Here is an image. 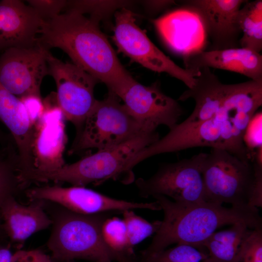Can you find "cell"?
<instances>
[{
  "label": "cell",
  "instance_id": "cell-22",
  "mask_svg": "<svg viewBox=\"0 0 262 262\" xmlns=\"http://www.w3.org/2000/svg\"><path fill=\"white\" fill-rule=\"evenodd\" d=\"M26 188L19 178L18 156L16 147L8 145L0 148V210L9 198L18 196Z\"/></svg>",
  "mask_w": 262,
  "mask_h": 262
},
{
  "label": "cell",
  "instance_id": "cell-33",
  "mask_svg": "<svg viewBox=\"0 0 262 262\" xmlns=\"http://www.w3.org/2000/svg\"><path fill=\"white\" fill-rule=\"evenodd\" d=\"M2 136L1 131H0V144L1 143V142H2Z\"/></svg>",
  "mask_w": 262,
  "mask_h": 262
},
{
  "label": "cell",
  "instance_id": "cell-6",
  "mask_svg": "<svg viewBox=\"0 0 262 262\" xmlns=\"http://www.w3.org/2000/svg\"><path fill=\"white\" fill-rule=\"evenodd\" d=\"M202 173L206 201L236 207L262 206V164L211 148Z\"/></svg>",
  "mask_w": 262,
  "mask_h": 262
},
{
  "label": "cell",
  "instance_id": "cell-5",
  "mask_svg": "<svg viewBox=\"0 0 262 262\" xmlns=\"http://www.w3.org/2000/svg\"><path fill=\"white\" fill-rule=\"evenodd\" d=\"M159 138L156 131L143 132L118 146L97 150L75 163L66 164L56 171L44 173L32 170L25 175V180L29 185L52 181L84 187L91 183L100 184L109 180L129 184L134 179L126 169L129 161Z\"/></svg>",
  "mask_w": 262,
  "mask_h": 262
},
{
  "label": "cell",
  "instance_id": "cell-24",
  "mask_svg": "<svg viewBox=\"0 0 262 262\" xmlns=\"http://www.w3.org/2000/svg\"><path fill=\"white\" fill-rule=\"evenodd\" d=\"M123 221L126 227L127 248L134 252L133 247L141 241L155 233L160 228L161 221L149 222L136 215L132 210L123 212Z\"/></svg>",
  "mask_w": 262,
  "mask_h": 262
},
{
  "label": "cell",
  "instance_id": "cell-14",
  "mask_svg": "<svg viewBox=\"0 0 262 262\" xmlns=\"http://www.w3.org/2000/svg\"><path fill=\"white\" fill-rule=\"evenodd\" d=\"M116 95L130 114L151 131L160 125L172 128L183 113L178 101L164 94L157 83L145 86L133 78Z\"/></svg>",
  "mask_w": 262,
  "mask_h": 262
},
{
  "label": "cell",
  "instance_id": "cell-10",
  "mask_svg": "<svg viewBox=\"0 0 262 262\" xmlns=\"http://www.w3.org/2000/svg\"><path fill=\"white\" fill-rule=\"evenodd\" d=\"M48 75L56 85V98L66 120L76 128L82 127L97 99L94 88L98 81L73 63L64 62L49 51L47 55Z\"/></svg>",
  "mask_w": 262,
  "mask_h": 262
},
{
  "label": "cell",
  "instance_id": "cell-23",
  "mask_svg": "<svg viewBox=\"0 0 262 262\" xmlns=\"http://www.w3.org/2000/svg\"><path fill=\"white\" fill-rule=\"evenodd\" d=\"M139 262H212L204 246L185 243L176 244L170 248L145 258L138 259Z\"/></svg>",
  "mask_w": 262,
  "mask_h": 262
},
{
  "label": "cell",
  "instance_id": "cell-28",
  "mask_svg": "<svg viewBox=\"0 0 262 262\" xmlns=\"http://www.w3.org/2000/svg\"><path fill=\"white\" fill-rule=\"evenodd\" d=\"M240 262H262V229L253 230Z\"/></svg>",
  "mask_w": 262,
  "mask_h": 262
},
{
  "label": "cell",
  "instance_id": "cell-26",
  "mask_svg": "<svg viewBox=\"0 0 262 262\" xmlns=\"http://www.w3.org/2000/svg\"><path fill=\"white\" fill-rule=\"evenodd\" d=\"M28 5L32 7L44 21L51 19L61 14L66 9L67 0H28Z\"/></svg>",
  "mask_w": 262,
  "mask_h": 262
},
{
  "label": "cell",
  "instance_id": "cell-32",
  "mask_svg": "<svg viewBox=\"0 0 262 262\" xmlns=\"http://www.w3.org/2000/svg\"><path fill=\"white\" fill-rule=\"evenodd\" d=\"M8 241V239L3 229L1 220L0 219V244Z\"/></svg>",
  "mask_w": 262,
  "mask_h": 262
},
{
  "label": "cell",
  "instance_id": "cell-12",
  "mask_svg": "<svg viewBox=\"0 0 262 262\" xmlns=\"http://www.w3.org/2000/svg\"><path fill=\"white\" fill-rule=\"evenodd\" d=\"M49 51L38 44L4 50L0 56V83L19 98L27 96L42 97L41 83L48 75Z\"/></svg>",
  "mask_w": 262,
  "mask_h": 262
},
{
  "label": "cell",
  "instance_id": "cell-25",
  "mask_svg": "<svg viewBox=\"0 0 262 262\" xmlns=\"http://www.w3.org/2000/svg\"><path fill=\"white\" fill-rule=\"evenodd\" d=\"M103 235L107 244L113 249L131 254L127 248L126 227L123 219L108 218L102 229Z\"/></svg>",
  "mask_w": 262,
  "mask_h": 262
},
{
  "label": "cell",
  "instance_id": "cell-35",
  "mask_svg": "<svg viewBox=\"0 0 262 262\" xmlns=\"http://www.w3.org/2000/svg\"><path fill=\"white\" fill-rule=\"evenodd\" d=\"M54 262H55L54 261ZM73 262V261H66V262Z\"/></svg>",
  "mask_w": 262,
  "mask_h": 262
},
{
  "label": "cell",
  "instance_id": "cell-16",
  "mask_svg": "<svg viewBox=\"0 0 262 262\" xmlns=\"http://www.w3.org/2000/svg\"><path fill=\"white\" fill-rule=\"evenodd\" d=\"M44 23L33 9L21 0L0 1V51L36 46Z\"/></svg>",
  "mask_w": 262,
  "mask_h": 262
},
{
  "label": "cell",
  "instance_id": "cell-4",
  "mask_svg": "<svg viewBox=\"0 0 262 262\" xmlns=\"http://www.w3.org/2000/svg\"><path fill=\"white\" fill-rule=\"evenodd\" d=\"M42 201L52 221L47 246L54 261L83 259L96 262H138L134 253L116 251L105 241L102 229L109 218L107 213L81 214L53 202Z\"/></svg>",
  "mask_w": 262,
  "mask_h": 262
},
{
  "label": "cell",
  "instance_id": "cell-30",
  "mask_svg": "<svg viewBox=\"0 0 262 262\" xmlns=\"http://www.w3.org/2000/svg\"><path fill=\"white\" fill-rule=\"evenodd\" d=\"M20 98L25 107L32 123L34 126L43 112L44 104L42 97L27 96Z\"/></svg>",
  "mask_w": 262,
  "mask_h": 262
},
{
  "label": "cell",
  "instance_id": "cell-19",
  "mask_svg": "<svg viewBox=\"0 0 262 262\" xmlns=\"http://www.w3.org/2000/svg\"><path fill=\"white\" fill-rule=\"evenodd\" d=\"M0 120L10 131L18 156L19 171L33 169L32 143L34 125L20 98L0 83Z\"/></svg>",
  "mask_w": 262,
  "mask_h": 262
},
{
  "label": "cell",
  "instance_id": "cell-3",
  "mask_svg": "<svg viewBox=\"0 0 262 262\" xmlns=\"http://www.w3.org/2000/svg\"><path fill=\"white\" fill-rule=\"evenodd\" d=\"M164 212V219L149 246L138 256L142 259L159 252L174 244L202 246L215 230L225 225L243 223L252 229H262L258 208H228L208 201L180 203L162 195L152 196Z\"/></svg>",
  "mask_w": 262,
  "mask_h": 262
},
{
  "label": "cell",
  "instance_id": "cell-2",
  "mask_svg": "<svg viewBox=\"0 0 262 262\" xmlns=\"http://www.w3.org/2000/svg\"><path fill=\"white\" fill-rule=\"evenodd\" d=\"M98 21L97 17H88L76 11L66 10L44 21L37 44L49 50L54 48L62 49L73 64L115 94L132 77L120 63Z\"/></svg>",
  "mask_w": 262,
  "mask_h": 262
},
{
  "label": "cell",
  "instance_id": "cell-7",
  "mask_svg": "<svg viewBox=\"0 0 262 262\" xmlns=\"http://www.w3.org/2000/svg\"><path fill=\"white\" fill-rule=\"evenodd\" d=\"M154 131H156L147 129L131 115L119 98L109 90L104 99L97 100L76 131L68 153L112 147L143 132Z\"/></svg>",
  "mask_w": 262,
  "mask_h": 262
},
{
  "label": "cell",
  "instance_id": "cell-15",
  "mask_svg": "<svg viewBox=\"0 0 262 262\" xmlns=\"http://www.w3.org/2000/svg\"><path fill=\"white\" fill-rule=\"evenodd\" d=\"M246 0H185V8L198 16L209 37V50L238 48L241 33L238 12Z\"/></svg>",
  "mask_w": 262,
  "mask_h": 262
},
{
  "label": "cell",
  "instance_id": "cell-34",
  "mask_svg": "<svg viewBox=\"0 0 262 262\" xmlns=\"http://www.w3.org/2000/svg\"><path fill=\"white\" fill-rule=\"evenodd\" d=\"M112 261H110V260H103V261H99V262H111Z\"/></svg>",
  "mask_w": 262,
  "mask_h": 262
},
{
  "label": "cell",
  "instance_id": "cell-13",
  "mask_svg": "<svg viewBox=\"0 0 262 262\" xmlns=\"http://www.w3.org/2000/svg\"><path fill=\"white\" fill-rule=\"evenodd\" d=\"M43 101V113L34 126L33 169L31 170L47 173L56 171L66 164L64 152L67 136L66 119L58 106L56 93L52 92Z\"/></svg>",
  "mask_w": 262,
  "mask_h": 262
},
{
  "label": "cell",
  "instance_id": "cell-11",
  "mask_svg": "<svg viewBox=\"0 0 262 262\" xmlns=\"http://www.w3.org/2000/svg\"><path fill=\"white\" fill-rule=\"evenodd\" d=\"M25 194L30 201H49L70 211L84 214L114 212L123 213L134 209L161 210L156 201L136 202L119 199L84 186H36L26 188Z\"/></svg>",
  "mask_w": 262,
  "mask_h": 262
},
{
  "label": "cell",
  "instance_id": "cell-8",
  "mask_svg": "<svg viewBox=\"0 0 262 262\" xmlns=\"http://www.w3.org/2000/svg\"><path fill=\"white\" fill-rule=\"evenodd\" d=\"M114 40L118 49L132 60L158 73H165L193 87L199 70L182 68L162 52L136 24L131 12L125 8L115 16Z\"/></svg>",
  "mask_w": 262,
  "mask_h": 262
},
{
  "label": "cell",
  "instance_id": "cell-31",
  "mask_svg": "<svg viewBox=\"0 0 262 262\" xmlns=\"http://www.w3.org/2000/svg\"><path fill=\"white\" fill-rule=\"evenodd\" d=\"M9 241L0 244V262H10L13 253Z\"/></svg>",
  "mask_w": 262,
  "mask_h": 262
},
{
  "label": "cell",
  "instance_id": "cell-27",
  "mask_svg": "<svg viewBox=\"0 0 262 262\" xmlns=\"http://www.w3.org/2000/svg\"><path fill=\"white\" fill-rule=\"evenodd\" d=\"M262 112L255 114L250 122L244 136V142L247 149L251 152L262 147Z\"/></svg>",
  "mask_w": 262,
  "mask_h": 262
},
{
  "label": "cell",
  "instance_id": "cell-17",
  "mask_svg": "<svg viewBox=\"0 0 262 262\" xmlns=\"http://www.w3.org/2000/svg\"><path fill=\"white\" fill-rule=\"evenodd\" d=\"M183 62L187 69L213 68L237 73L251 80L262 81V54L244 48L196 50L186 54Z\"/></svg>",
  "mask_w": 262,
  "mask_h": 262
},
{
  "label": "cell",
  "instance_id": "cell-9",
  "mask_svg": "<svg viewBox=\"0 0 262 262\" xmlns=\"http://www.w3.org/2000/svg\"><path fill=\"white\" fill-rule=\"evenodd\" d=\"M206 153L161 165L147 179L139 178L135 184L145 198L155 195L169 197L180 203L206 201L202 168Z\"/></svg>",
  "mask_w": 262,
  "mask_h": 262
},
{
  "label": "cell",
  "instance_id": "cell-20",
  "mask_svg": "<svg viewBox=\"0 0 262 262\" xmlns=\"http://www.w3.org/2000/svg\"><path fill=\"white\" fill-rule=\"evenodd\" d=\"M243 223L214 232L202 244L212 262H240L253 230Z\"/></svg>",
  "mask_w": 262,
  "mask_h": 262
},
{
  "label": "cell",
  "instance_id": "cell-1",
  "mask_svg": "<svg viewBox=\"0 0 262 262\" xmlns=\"http://www.w3.org/2000/svg\"><path fill=\"white\" fill-rule=\"evenodd\" d=\"M262 105V81L250 80L231 84L221 107L208 118L184 129L173 127L163 138L140 150L133 160L139 164L160 154L208 147L224 149L241 159L252 161L244 136Z\"/></svg>",
  "mask_w": 262,
  "mask_h": 262
},
{
  "label": "cell",
  "instance_id": "cell-18",
  "mask_svg": "<svg viewBox=\"0 0 262 262\" xmlns=\"http://www.w3.org/2000/svg\"><path fill=\"white\" fill-rule=\"evenodd\" d=\"M28 205L19 202L17 197L8 199L0 210L2 226L11 244L21 247L33 234L46 229L52 221L40 200L30 201Z\"/></svg>",
  "mask_w": 262,
  "mask_h": 262
},
{
  "label": "cell",
  "instance_id": "cell-29",
  "mask_svg": "<svg viewBox=\"0 0 262 262\" xmlns=\"http://www.w3.org/2000/svg\"><path fill=\"white\" fill-rule=\"evenodd\" d=\"M10 262H54L51 256L40 249H18L14 252Z\"/></svg>",
  "mask_w": 262,
  "mask_h": 262
},
{
  "label": "cell",
  "instance_id": "cell-21",
  "mask_svg": "<svg viewBox=\"0 0 262 262\" xmlns=\"http://www.w3.org/2000/svg\"><path fill=\"white\" fill-rule=\"evenodd\" d=\"M238 20L242 33L240 47L260 53L262 49V0H246L239 11Z\"/></svg>",
  "mask_w": 262,
  "mask_h": 262
}]
</instances>
